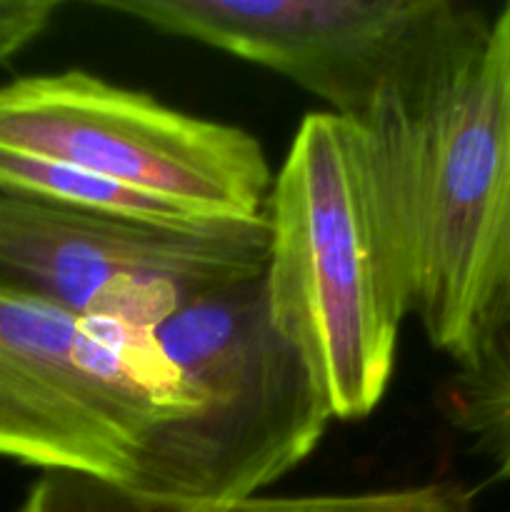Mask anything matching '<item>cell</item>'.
<instances>
[{"mask_svg": "<svg viewBox=\"0 0 510 512\" xmlns=\"http://www.w3.org/2000/svg\"><path fill=\"white\" fill-rule=\"evenodd\" d=\"M20 512H203L160 503L128 485L70 470H45ZM213 512V510H208Z\"/></svg>", "mask_w": 510, "mask_h": 512, "instance_id": "11", "label": "cell"}, {"mask_svg": "<svg viewBox=\"0 0 510 512\" xmlns=\"http://www.w3.org/2000/svg\"><path fill=\"white\" fill-rule=\"evenodd\" d=\"M60 0H0V65L45 33Z\"/></svg>", "mask_w": 510, "mask_h": 512, "instance_id": "12", "label": "cell"}, {"mask_svg": "<svg viewBox=\"0 0 510 512\" xmlns=\"http://www.w3.org/2000/svg\"><path fill=\"white\" fill-rule=\"evenodd\" d=\"M455 423L478 438L480 450L495 465V473L510 480V405L478 410V413H460L455 415Z\"/></svg>", "mask_w": 510, "mask_h": 512, "instance_id": "13", "label": "cell"}, {"mask_svg": "<svg viewBox=\"0 0 510 512\" xmlns=\"http://www.w3.org/2000/svg\"><path fill=\"white\" fill-rule=\"evenodd\" d=\"M213 512H468V498L453 483H423L343 495H260L235 508Z\"/></svg>", "mask_w": 510, "mask_h": 512, "instance_id": "10", "label": "cell"}, {"mask_svg": "<svg viewBox=\"0 0 510 512\" xmlns=\"http://www.w3.org/2000/svg\"><path fill=\"white\" fill-rule=\"evenodd\" d=\"M153 333L200 408L155 440L138 493L185 510L235 508L293 473L333 423L270 320L263 273L193 295Z\"/></svg>", "mask_w": 510, "mask_h": 512, "instance_id": "3", "label": "cell"}, {"mask_svg": "<svg viewBox=\"0 0 510 512\" xmlns=\"http://www.w3.org/2000/svg\"><path fill=\"white\" fill-rule=\"evenodd\" d=\"M508 43L510 65V3L498 10ZM458 365L455 415L510 405V135L505 153L498 205L485 243L483 265L465 325L463 345L453 360Z\"/></svg>", "mask_w": 510, "mask_h": 512, "instance_id": "8", "label": "cell"}, {"mask_svg": "<svg viewBox=\"0 0 510 512\" xmlns=\"http://www.w3.org/2000/svg\"><path fill=\"white\" fill-rule=\"evenodd\" d=\"M268 220L158 225L0 188V285L60 310L155 330L193 295L253 278Z\"/></svg>", "mask_w": 510, "mask_h": 512, "instance_id": "7", "label": "cell"}, {"mask_svg": "<svg viewBox=\"0 0 510 512\" xmlns=\"http://www.w3.org/2000/svg\"><path fill=\"white\" fill-rule=\"evenodd\" d=\"M0 188L18 190V193L53 200V203L73 205V208L93 210V213L143 220V223L180 225V228L223 223V220L198 218V215L188 213L178 205L148 198V195L123 188V185L108 183V180L95 178L83 170L58 163V160L5 148V145H0Z\"/></svg>", "mask_w": 510, "mask_h": 512, "instance_id": "9", "label": "cell"}, {"mask_svg": "<svg viewBox=\"0 0 510 512\" xmlns=\"http://www.w3.org/2000/svg\"><path fill=\"white\" fill-rule=\"evenodd\" d=\"M265 220L270 320L333 420L368 418L393 380L410 313L350 120L330 110L305 115L273 175Z\"/></svg>", "mask_w": 510, "mask_h": 512, "instance_id": "1", "label": "cell"}, {"mask_svg": "<svg viewBox=\"0 0 510 512\" xmlns=\"http://www.w3.org/2000/svg\"><path fill=\"white\" fill-rule=\"evenodd\" d=\"M353 125L408 313L455 360L508 153L510 65L498 13L425 83Z\"/></svg>", "mask_w": 510, "mask_h": 512, "instance_id": "2", "label": "cell"}, {"mask_svg": "<svg viewBox=\"0 0 510 512\" xmlns=\"http://www.w3.org/2000/svg\"><path fill=\"white\" fill-rule=\"evenodd\" d=\"M93 8L263 65L358 123L430 78L493 15L455 0H98Z\"/></svg>", "mask_w": 510, "mask_h": 512, "instance_id": "5", "label": "cell"}, {"mask_svg": "<svg viewBox=\"0 0 510 512\" xmlns=\"http://www.w3.org/2000/svg\"><path fill=\"white\" fill-rule=\"evenodd\" d=\"M198 408L153 330L0 285V455L135 488L155 440Z\"/></svg>", "mask_w": 510, "mask_h": 512, "instance_id": "4", "label": "cell"}, {"mask_svg": "<svg viewBox=\"0 0 510 512\" xmlns=\"http://www.w3.org/2000/svg\"><path fill=\"white\" fill-rule=\"evenodd\" d=\"M0 145L43 155L205 220L265 215L273 170L255 135L85 70L0 85Z\"/></svg>", "mask_w": 510, "mask_h": 512, "instance_id": "6", "label": "cell"}]
</instances>
